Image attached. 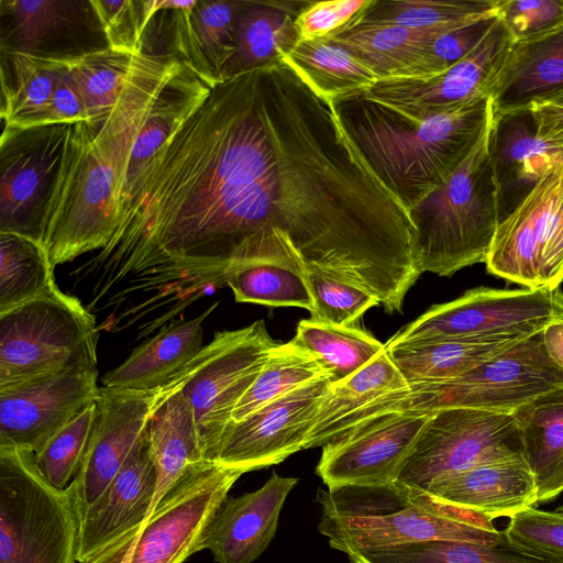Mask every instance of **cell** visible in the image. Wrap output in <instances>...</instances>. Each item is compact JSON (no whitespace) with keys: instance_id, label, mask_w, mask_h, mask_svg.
Returning a JSON list of instances; mask_svg holds the SVG:
<instances>
[{"instance_id":"29","label":"cell","mask_w":563,"mask_h":563,"mask_svg":"<svg viewBox=\"0 0 563 563\" xmlns=\"http://www.w3.org/2000/svg\"><path fill=\"white\" fill-rule=\"evenodd\" d=\"M216 306L192 319L173 322L143 342L123 363L102 377V386L131 390L163 386L205 346L202 324Z\"/></svg>"},{"instance_id":"9","label":"cell","mask_w":563,"mask_h":563,"mask_svg":"<svg viewBox=\"0 0 563 563\" xmlns=\"http://www.w3.org/2000/svg\"><path fill=\"white\" fill-rule=\"evenodd\" d=\"M485 264L489 274L529 289L563 283V159L499 221Z\"/></svg>"},{"instance_id":"12","label":"cell","mask_w":563,"mask_h":563,"mask_svg":"<svg viewBox=\"0 0 563 563\" xmlns=\"http://www.w3.org/2000/svg\"><path fill=\"white\" fill-rule=\"evenodd\" d=\"M518 459L522 441L512 412L444 408L430 413L396 479L427 492L470 467Z\"/></svg>"},{"instance_id":"54","label":"cell","mask_w":563,"mask_h":563,"mask_svg":"<svg viewBox=\"0 0 563 563\" xmlns=\"http://www.w3.org/2000/svg\"><path fill=\"white\" fill-rule=\"evenodd\" d=\"M558 97H563V93H561V95H559V96H555V97H553V98H558ZM551 99H552V98H551Z\"/></svg>"},{"instance_id":"19","label":"cell","mask_w":563,"mask_h":563,"mask_svg":"<svg viewBox=\"0 0 563 563\" xmlns=\"http://www.w3.org/2000/svg\"><path fill=\"white\" fill-rule=\"evenodd\" d=\"M156 489L147 429L100 498L81 517L77 562L88 563L147 518Z\"/></svg>"},{"instance_id":"31","label":"cell","mask_w":563,"mask_h":563,"mask_svg":"<svg viewBox=\"0 0 563 563\" xmlns=\"http://www.w3.org/2000/svg\"><path fill=\"white\" fill-rule=\"evenodd\" d=\"M523 459L538 487V504L563 493V386L544 393L514 412Z\"/></svg>"},{"instance_id":"42","label":"cell","mask_w":563,"mask_h":563,"mask_svg":"<svg viewBox=\"0 0 563 563\" xmlns=\"http://www.w3.org/2000/svg\"><path fill=\"white\" fill-rule=\"evenodd\" d=\"M135 56L104 47L67 59L68 69L82 95L88 120L111 111Z\"/></svg>"},{"instance_id":"46","label":"cell","mask_w":563,"mask_h":563,"mask_svg":"<svg viewBox=\"0 0 563 563\" xmlns=\"http://www.w3.org/2000/svg\"><path fill=\"white\" fill-rule=\"evenodd\" d=\"M495 18L484 19L439 35L412 63L394 77L430 76L449 69L482 41Z\"/></svg>"},{"instance_id":"23","label":"cell","mask_w":563,"mask_h":563,"mask_svg":"<svg viewBox=\"0 0 563 563\" xmlns=\"http://www.w3.org/2000/svg\"><path fill=\"white\" fill-rule=\"evenodd\" d=\"M433 499L489 520L511 518L538 504L536 479L523 459L479 464L446 476L426 492Z\"/></svg>"},{"instance_id":"47","label":"cell","mask_w":563,"mask_h":563,"mask_svg":"<svg viewBox=\"0 0 563 563\" xmlns=\"http://www.w3.org/2000/svg\"><path fill=\"white\" fill-rule=\"evenodd\" d=\"M498 16L514 43L534 40L563 23V0H498Z\"/></svg>"},{"instance_id":"18","label":"cell","mask_w":563,"mask_h":563,"mask_svg":"<svg viewBox=\"0 0 563 563\" xmlns=\"http://www.w3.org/2000/svg\"><path fill=\"white\" fill-rule=\"evenodd\" d=\"M163 393L164 385L148 390L99 388L93 427L73 479L81 517L100 498L144 435Z\"/></svg>"},{"instance_id":"50","label":"cell","mask_w":563,"mask_h":563,"mask_svg":"<svg viewBox=\"0 0 563 563\" xmlns=\"http://www.w3.org/2000/svg\"><path fill=\"white\" fill-rule=\"evenodd\" d=\"M87 120L82 95L67 65L46 106L12 128L76 124Z\"/></svg>"},{"instance_id":"15","label":"cell","mask_w":563,"mask_h":563,"mask_svg":"<svg viewBox=\"0 0 563 563\" xmlns=\"http://www.w3.org/2000/svg\"><path fill=\"white\" fill-rule=\"evenodd\" d=\"M332 379L324 376L230 422L210 462L243 473L279 464L303 450Z\"/></svg>"},{"instance_id":"7","label":"cell","mask_w":563,"mask_h":563,"mask_svg":"<svg viewBox=\"0 0 563 563\" xmlns=\"http://www.w3.org/2000/svg\"><path fill=\"white\" fill-rule=\"evenodd\" d=\"M98 338L93 314L59 287L0 313V388L97 369Z\"/></svg>"},{"instance_id":"30","label":"cell","mask_w":563,"mask_h":563,"mask_svg":"<svg viewBox=\"0 0 563 563\" xmlns=\"http://www.w3.org/2000/svg\"><path fill=\"white\" fill-rule=\"evenodd\" d=\"M212 88L195 71L180 64L154 100L135 139L121 206L137 180L177 131L205 102Z\"/></svg>"},{"instance_id":"2","label":"cell","mask_w":563,"mask_h":563,"mask_svg":"<svg viewBox=\"0 0 563 563\" xmlns=\"http://www.w3.org/2000/svg\"><path fill=\"white\" fill-rule=\"evenodd\" d=\"M331 104L363 161L408 213L450 178L494 115L492 98L423 119L366 93Z\"/></svg>"},{"instance_id":"52","label":"cell","mask_w":563,"mask_h":563,"mask_svg":"<svg viewBox=\"0 0 563 563\" xmlns=\"http://www.w3.org/2000/svg\"><path fill=\"white\" fill-rule=\"evenodd\" d=\"M542 340L550 360L563 369V320L547 325L542 330Z\"/></svg>"},{"instance_id":"45","label":"cell","mask_w":563,"mask_h":563,"mask_svg":"<svg viewBox=\"0 0 563 563\" xmlns=\"http://www.w3.org/2000/svg\"><path fill=\"white\" fill-rule=\"evenodd\" d=\"M312 298L311 319L334 325H352L378 300L368 291L316 268H306Z\"/></svg>"},{"instance_id":"51","label":"cell","mask_w":563,"mask_h":563,"mask_svg":"<svg viewBox=\"0 0 563 563\" xmlns=\"http://www.w3.org/2000/svg\"><path fill=\"white\" fill-rule=\"evenodd\" d=\"M537 124V136L550 146L563 150V97L552 98L529 108Z\"/></svg>"},{"instance_id":"32","label":"cell","mask_w":563,"mask_h":563,"mask_svg":"<svg viewBox=\"0 0 563 563\" xmlns=\"http://www.w3.org/2000/svg\"><path fill=\"white\" fill-rule=\"evenodd\" d=\"M526 338L440 340L385 347L408 386L456 378Z\"/></svg>"},{"instance_id":"6","label":"cell","mask_w":563,"mask_h":563,"mask_svg":"<svg viewBox=\"0 0 563 563\" xmlns=\"http://www.w3.org/2000/svg\"><path fill=\"white\" fill-rule=\"evenodd\" d=\"M76 486L49 484L34 453L0 446V563H78Z\"/></svg>"},{"instance_id":"37","label":"cell","mask_w":563,"mask_h":563,"mask_svg":"<svg viewBox=\"0 0 563 563\" xmlns=\"http://www.w3.org/2000/svg\"><path fill=\"white\" fill-rule=\"evenodd\" d=\"M67 59L1 51V120L13 126L49 101Z\"/></svg>"},{"instance_id":"27","label":"cell","mask_w":563,"mask_h":563,"mask_svg":"<svg viewBox=\"0 0 563 563\" xmlns=\"http://www.w3.org/2000/svg\"><path fill=\"white\" fill-rule=\"evenodd\" d=\"M309 1L240 0L235 15V52L224 80L280 63L299 41L296 18Z\"/></svg>"},{"instance_id":"36","label":"cell","mask_w":563,"mask_h":563,"mask_svg":"<svg viewBox=\"0 0 563 563\" xmlns=\"http://www.w3.org/2000/svg\"><path fill=\"white\" fill-rule=\"evenodd\" d=\"M497 15L498 0H373L349 27L398 25L451 31Z\"/></svg>"},{"instance_id":"3","label":"cell","mask_w":563,"mask_h":563,"mask_svg":"<svg viewBox=\"0 0 563 563\" xmlns=\"http://www.w3.org/2000/svg\"><path fill=\"white\" fill-rule=\"evenodd\" d=\"M317 503L319 531L346 555L432 540L490 543L501 534L492 520L397 479L319 489Z\"/></svg>"},{"instance_id":"28","label":"cell","mask_w":563,"mask_h":563,"mask_svg":"<svg viewBox=\"0 0 563 563\" xmlns=\"http://www.w3.org/2000/svg\"><path fill=\"white\" fill-rule=\"evenodd\" d=\"M95 14L90 1L0 0V51L56 58L57 43Z\"/></svg>"},{"instance_id":"24","label":"cell","mask_w":563,"mask_h":563,"mask_svg":"<svg viewBox=\"0 0 563 563\" xmlns=\"http://www.w3.org/2000/svg\"><path fill=\"white\" fill-rule=\"evenodd\" d=\"M490 154L501 219L563 159V150L538 139L537 124L529 109L494 117Z\"/></svg>"},{"instance_id":"14","label":"cell","mask_w":563,"mask_h":563,"mask_svg":"<svg viewBox=\"0 0 563 563\" xmlns=\"http://www.w3.org/2000/svg\"><path fill=\"white\" fill-rule=\"evenodd\" d=\"M512 45L497 15L482 41L449 69L430 76L378 79L366 95L417 119L490 98Z\"/></svg>"},{"instance_id":"21","label":"cell","mask_w":563,"mask_h":563,"mask_svg":"<svg viewBox=\"0 0 563 563\" xmlns=\"http://www.w3.org/2000/svg\"><path fill=\"white\" fill-rule=\"evenodd\" d=\"M225 284L238 302L312 310L306 267L288 236L274 227L255 234L245 260L228 273Z\"/></svg>"},{"instance_id":"38","label":"cell","mask_w":563,"mask_h":563,"mask_svg":"<svg viewBox=\"0 0 563 563\" xmlns=\"http://www.w3.org/2000/svg\"><path fill=\"white\" fill-rule=\"evenodd\" d=\"M445 32L449 31L415 30L398 25H354L329 38L347 49L378 79H383L396 76Z\"/></svg>"},{"instance_id":"49","label":"cell","mask_w":563,"mask_h":563,"mask_svg":"<svg viewBox=\"0 0 563 563\" xmlns=\"http://www.w3.org/2000/svg\"><path fill=\"white\" fill-rule=\"evenodd\" d=\"M507 536L525 547L563 558V515L531 507L510 518Z\"/></svg>"},{"instance_id":"11","label":"cell","mask_w":563,"mask_h":563,"mask_svg":"<svg viewBox=\"0 0 563 563\" xmlns=\"http://www.w3.org/2000/svg\"><path fill=\"white\" fill-rule=\"evenodd\" d=\"M563 320V291L553 289L473 288L434 305L394 334L385 347L399 344L490 336L529 338Z\"/></svg>"},{"instance_id":"17","label":"cell","mask_w":563,"mask_h":563,"mask_svg":"<svg viewBox=\"0 0 563 563\" xmlns=\"http://www.w3.org/2000/svg\"><path fill=\"white\" fill-rule=\"evenodd\" d=\"M430 413H395L366 421L322 446L317 475L329 487L396 481Z\"/></svg>"},{"instance_id":"43","label":"cell","mask_w":563,"mask_h":563,"mask_svg":"<svg viewBox=\"0 0 563 563\" xmlns=\"http://www.w3.org/2000/svg\"><path fill=\"white\" fill-rule=\"evenodd\" d=\"M95 415L96 400L34 454L38 471L53 486L66 488L75 478L88 445Z\"/></svg>"},{"instance_id":"22","label":"cell","mask_w":563,"mask_h":563,"mask_svg":"<svg viewBox=\"0 0 563 563\" xmlns=\"http://www.w3.org/2000/svg\"><path fill=\"white\" fill-rule=\"evenodd\" d=\"M239 4L240 0H165L176 59L211 88L224 81L225 67L235 52Z\"/></svg>"},{"instance_id":"34","label":"cell","mask_w":563,"mask_h":563,"mask_svg":"<svg viewBox=\"0 0 563 563\" xmlns=\"http://www.w3.org/2000/svg\"><path fill=\"white\" fill-rule=\"evenodd\" d=\"M280 63L329 103L367 93L378 80L371 69L330 38L299 40Z\"/></svg>"},{"instance_id":"5","label":"cell","mask_w":563,"mask_h":563,"mask_svg":"<svg viewBox=\"0 0 563 563\" xmlns=\"http://www.w3.org/2000/svg\"><path fill=\"white\" fill-rule=\"evenodd\" d=\"M563 386V369L548 356L542 331L463 375L390 393L349 417L333 439L395 413H431L444 408L514 412L533 398Z\"/></svg>"},{"instance_id":"16","label":"cell","mask_w":563,"mask_h":563,"mask_svg":"<svg viewBox=\"0 0 563 563\" xmlns=\"http://www.w3.org/2000/svg\"><path fill=\"white\" fill-rule=\"evenodd\" d=\"M98 368L68 371L0 388V446L38 453L98 394Z\"/></svg>"},{"instance_id":"33","label":"cell","mask_w":563,"mask_h":563,"mask_svg":"<svg viewBox=\"0 0 563 563\" xmlns=\"http://www.w3.org/2000/svg\"><path fill=\"white\" fill-rule=\"evenodd\" d=\"M347 556L351 563H563V558L512 541L505 530L490 543L432 540Z\"/></svg>"},{"instance_id":"41","label":"cell","mask_w":563,"mask_h":563,"mask_svg":"<svg viewBox=\"0 0 563 563\" xmlns=\"http://www.w3.org/2000/svg\"><path fill=\"white\" fill-rule=\"evenodd\" d=\"M329 376L319 362L292 341L278 343L232 413L239 422L272 400L305 384Z\"/></svg>"},{"instance_id":"1","label":"cell","mask_w":563,"mask_h":563,"mask_svg":"<svg viewBox=\"0 0 563 563\" xmlns=\"http://www.w3.org/2000/svg\"><path fill=\"white\" fill-rule=\"evenodd\" d=\"M181 63L172 56H135L111 111L71 124L43 235L54 266L102 250L112 240L135 139L159 91Z\"/></svg>"},{"instance_id":"26","label":"cell","mask_w":563,"mask_h":563,"mask_svg":"<svg viewBox=\"0 0 563 563\" xmlns=\"http://www.w3.org/2000/svg\"><path fill=\"white\" fill-rule=\"evenodd\" d=\"M563 93V23L534 40L514 43L492 95L494 117L527 110Z\"/></svg>"},{"instance_id":"53","label":"cell","mask_w":563,"mask_h":563,"mask_svg":"<svg viewBox=\"0 0 563 563\" xmlns=\"http://www.w3.org/2000/svg\"><path fill=\"white\" fill-rule=\"evenodd\" d=\"M555 511H558L559 514L563 515V505L559 506Z\"/></svg>"},{"instance_id":"25","label":"cell","mask_w":563,"mask_h":563,"mask_svg":"<svg viewBox=\"0 0 563 563\" xmlns=\"http://www.w3.org/2000/svg\"><path fill=\"white\" fill-rule=\"evenodd\" d=\"M147 433L156 471V489L150 516L187 473L207 461L194 411L181 389L178 373L164 384V393L150 417Z\"/></svg>"},{"instance_id":"8","label":"cell","mask_w":563,"mask_h":563,"mask_svg":"<svg viewBox=\"0 0 563 563\" xmlns=\"http://www.w3.org/2000/svg\"><path fill=\"white\" fill-rule=\"evenodd\" d=\"M244 474L206 461L187 473L141 526L88 563H184L203 550L210 521Z\"/></svg>"},{"instance_id":"20","label":"cell","mask_w":563,"mask_h":563,"mask_svg":"<svg viewBox=\"0 0 563 563\" xmlns=\"http://www.w3.org/2000/svg\"><path fill=\"white\" fill-rule=\"evenodd\" d=\"M297 482L273 472L261 488L227 497L208 526L203 549L218 563L255 561L273 540L280 510Z\"/></svg>"},{"instance_id":"4","label":"cell","mask_w":563,"mask_h":563,"mask_svg":"<svg viewBox=\"0 0 563 563\" xmlns=\"http://www.w3.org/2000/svg\"><path fill=\"white\" fill-rule=\"evenodd\" d=\"M494 115L477 143L440 187L409 211L419 272L451 277L485 263L501 220L490 142Z\"/></svg>"},{"instance_id":"39","label":"cell","mask_w":563,"mask_h":563,"mask_svg":"<svg viewBox=\"0 0 563 563\" xmlns=\"http://www.w3.org/2000/svg\"><path fill=\"white\" fill-rule=\"evenodd\" d=\"M291 341L308 351L332 382L350 377L385 350V344L355 324L334 325L311 318L298 323Z\"/></svg>"},{"instance_id":"40","label":"cell","mask_w":563,"mask_h":563,"mask_svg":"<svg viewBox=\"0 0 563 563\" xmlns=\"http://www.w3.org/2000/svg\"><path fill=\"white\" fill-rule=\"evenodd\" d=\"M54 268L42 244L0 232V313L57 288Z\"/></svg>"},{"instance_id":"13","label":"cell","mask_w":563,"mask_h":563,"mask_svg":"<svg viewBox=\"0 0 563 563\" xmlns=\"http://www.w3.org/2000/svg\"><path fill=\"white\" fill-rule=\"evenodd\" d=\"M71 124L3 125L0 137V232L43 245L47 208Z\"/></svg>"},{"instance_id":"10","label":"cell","mask_w":563,"mask_h":563,"mask_svg":"<svg viewBox=\"0 0 563 563\" xmlns=\"http://www.w3.org/2000/svg\"><path fill=\"white\" fill-rule=\"evenodd\" d=\"M275 341L263 320L236 330L218 331L180 371L207 461L232 420L238 402L254 383Z\"/></svg>"},{"instance_id":"48","label":"cell","mask_w":563,"mask_h":563,"mask_svg":"<svg viewBox=\"0 0 563 563\" xmlns=\"http://www.w3.org/2000/svg\"><path fill=\"white\" fill-rule=\"evenodd\" d=\"M373 0L309 1L296 18L299 40L329 38L347 29Z\"/></svg>"},{"instance_id":"35","label":"cell","mask_w":563,"mask_h":563,"mask_svg":"<svg viewBox=\"0 0 563 563\" xmlns=\"http://www.w3.org/2000/svg\"><path fill=\"white\" fill-rule=\"evenodd\" d=\"M408 387L386 349L350 377L332 382L305 449L323 446L352 415L375 400Z\"/></svg>"},{"instance_id":"44","label":"cell","mask_w":563,"mask_h":563,"mask_svg":"<svg viewBox=\"0 0 563 563\" xmlns=\"http://www.w3.org/2000/svg\"><path fill=\"white\" fill-rule=\"evenodd\" d=\"M108 47L139 55L144 34L161 11L162 0H90Z\"/></svg>"}]
</instances>
